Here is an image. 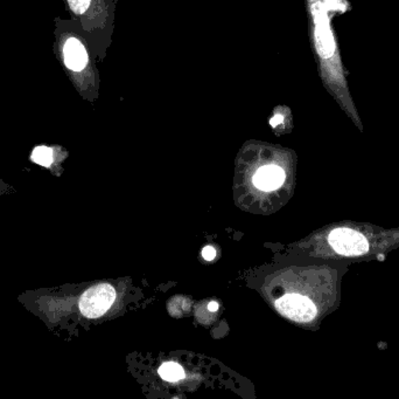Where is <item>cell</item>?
<instances>
[{
	"label": "cell",
	"instance_id": "obj_1",
	"mask_svg": "<svg viewBox=\"0 0 399 399\" xmlns=\"http://www.w3.org/2000/svg\"><path fill=\"white\" fill-rule=\"evenodd\" d=\"M308 8L312 18L313 42L321 63L323 80L342 109L359 123V115L349 92L346 72L326 6L323 0H308Z\"/></svg>",
	"mask_w": 399,
	"mask_h": 399
},
{
	"label": "cell",
	"instance_id": "obj_2",
	"mask_svg": "<svg viewBox=\"0 0 399 399\" xmlns=\"http://www.w3.org/2000/svg\"><path fill=\"white\" fill-rule=\"evenodd\" d=\"M114 300L116 292L114 287L106 284L94 286L82 295L80 309L87 318H99L112 306Z\"/></svg>",
	"mask_w": 399,
	"mask_h": 399
},
{
	"label": "cell",
	"instance_id": "obj_4",
	"mask_svg": "<svg viewBox=\"0 0 399 399\" xmlns=\"http://www.w3.org/2000/svg\"><path fill=\"white\" fill-rule=\"evenodd\" d=\"M332 247L342 255H362L369 250V245L362 234L350 229H334L330 234Z\"/></svg>",
	"mask_w": 399,
	"mask_h": 399
},
{
	"label": "cell",
	"instance_id": "obj_6",
	"mask_svg": "<svg viewBox=\"0 0 399 399\" xmlns=\"http://www.w3.org/2000/svg\"><path fill=\"white\" fill-rule=\"evenodd\" d=\"M285 181V172L277 165H265L260 168L253 176V184L262 191L278 189Z\"/></svg>",
	"mask_w": 399,
	"mask_h": 399
},
{
	"label": "cell",
	"instance_id": "obj_9",
	"mask_svg": "<svg viewBox=\"0 0 399 399\" xmlns=\"http://www.w3.org/2000/svg\"><path fill=\"white\" fill-rule=\"evenodd\" d=\"M69 6L77 15H82L88 10L90 0H68Z\"/></svg>",
	"mask_w": 399,
	"mask_h": 399
},
{
	"label": "cell",
	"instance_id": "obj_12",
	"mask_svg": "<svg viewBox=\"0 0 399 399\" xmlns=\"http://www.w3.org/2000/svg\"><path fill=\"white\" fill-rule=\"evenodd\" d=\"M282 121H284V116H282V115H275V117H272L271 120V126L272 127H277L278 126V124H280V123H282Z\"/></svg>",
	"mask_w": 399,
	"mask_h": 399
},
{
	"label": "cell",
	"instance_id": "obj_5",
	"mask_svg": "<svg viewBox=\"0 0 399 399\" xmlns=\"http://www.w3.org/2000/svg\"><path fill=\"white\" fill-rule=\"evenodd\" d=\"M65 63L74 72H81L88 63V54L85 46L76 38H69L63 47Z\"/></svg>",
	"mask_w": 399,
	"mask_h": 399
},
{
	"label": "cell",
	"instance_id": "obj_3",
	"mask_svg": "<svg viewBox=\"0 0 399 399\" xmlns=\"http://www.w3.org/2000/svg\"><path fill=\"white\" fill-rule=\"evenodd\" d=\"M280 314L296 322H309L316 315L314 303L306 296L287 294L275 302Z\"/></svg>",
	"mask_w": 399,
	"mask_h": 399
},
{
	"label": "cell",
	"instance_id": "obj_11",
	"mask_svg": "<svg viewBox=\"0 0 399 399\" xmlns=\"http://www.w3.org/2000/svg\"><path fill=\"white\" fill-rule=\"evenodd\" d=\"M202 256L205 258V260H210L214 259L215 256H217V251L214 250V248L210 247V246H207V247L203 248V251H202Z\"/></svg>",
	"mask_w": 399,
	"mask_h": 399
},
{
	"label": "cell",
	"instance_id": "obj_13",
	"mask_svg": "<svg viewBox=\"0 0 399 399\" xmlns=\"http://www.w3.org/2000/svg\"><path fill=\"white\" fill-rule=\"evenodd\" d=\"M209 311H217L219 309V303L217 302H210L209 303Z\"/></svg>",
	"mask_w": 399,
	"mask_h": 399
},
{
	"label": "cell",
	"instance_id": "obj_8",
	"mask_svg": "<svg viewBox=\"0 0 399 399\" xmlns=\"http://www.w3.org/2000/svg\"><path fill=\"white\" fill-rule=\"evenodd\" d=\"M32 161L42 167H49L53 163V150L47 147H37L32 154Z\"/></svg>",
	"mask_w": 399,
	"mask_h": 399
},
{
	"label": "cell",
	"instance_id": "obj_10",
	"mask_svg": "<svg viewBox=\"0 0 399 399\" xmlns=\"http://www.w3.org/2000/svg\"><path fill=\"white\" fill-rule=\"evenodd\" d=\"M327 11L346 12V0H325Z\"/></svg>",
	"mask_w": 399,
	"mask_h": 399
},
{
	"label": "cell",
	"instance_id": "obj_7",
	"mask_svg": "<svg viewBox=\"0 0 399 399\" xmlns=\"http://www.w3.org/2000/svg\"><path fill=\"white\" fill-rule=\"evenodd\" d=\"M159 375L167 382H178L185 377V371L176 362H167L159 368Z\"/></svg>",
	"mask_w": 399,
	"mask_h": 399
}]
</instances>
